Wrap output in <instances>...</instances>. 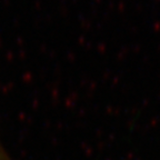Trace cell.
<instances>
[{
	"mask_svg": "<svg viewBox=\"0 0 160 160\" xmlns=\"http://www.w3.org/2000/svg\"><path fill=\"white\" fill-rule=\"evenodd\" d=\"M0 160H12V158L8 155V152L6 151L1 142H0Z\"/></svg>",
	"mask_w": 160,
	"mask_h": 160,
	"instance_id": "cell-1",
	"label": "cell"
}]
</instances>
